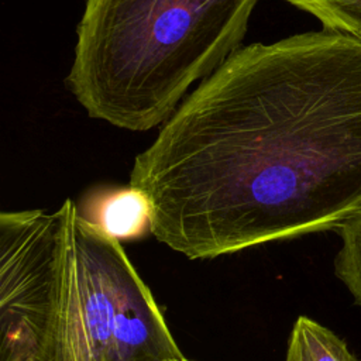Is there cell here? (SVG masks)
Masks as SVG:
<instances>
[{
  "mask_svg": "<svg viewBox=\"0 0 361 361\" xmlns=\"http://www.w3.org/2000/svg\"><path fill=\"white\" fill-rule=\"evenodd\" d=\"M151 234L190 259L336 230L361 207V39L237 48L135 159Z\"/></svg>",
  "mask_w": 361,
  "mask_h": 361,
  "instance_id": "6da1fadb",
  "label": "cell"
},
{
  "mask_svg": "<svg viewBox=\"0 0 361 361\" xmlns=\"http://www.w3.org/2000/svg\"><path fill=\"white\" fill-rule=\"evenodd\" d=\"M121 243L71 199L0 213V361H110L126 286Z\"/></svg>",
  "mask_w": 361,
  "mask_h": 361,
  "instance_id": "7a4b0ae2",
  "label": "cell"
},
{
  "mask_svg": "<svg viewBox=\"0 0 361 361\" xmlns=\"http://www.w3.org/2000/svg\"><path fill=\"white\" fill-rule=\"evenodd\" d=\"M258 0H86L66 86L92 118L165 123L247 32Z\"/></svg>",
  "mask_w": 361,
  "mask_h": 361,
  "instance_id": "3957f363",
  "label": "cell"
},
{
  "mask_svg": "<svg viewBox=\"0 0 361 361\" xmlns=\"http://www.w3.org/2000/svg\"><path fill=\"white\" fill-rule=\"evenodd\" d=\"M182 357L158 303L137 272L118 303L110 361H168Z\"/></svg>",
  "mask_w": 361,
  "mask_h": 361,
  "instance_id": "277c9868",
  "label": "cell"
},
{
  "mask_svg": "<svg viewBox=\"0 0 361 361\" xmlns=\"http://www.w3.org/2000/svg\"><path fill=\"white\" fill-rule=\"evenodd\" d=\"M79 213L118 241L151 233V200L144 190L133 185L97 188L89 192Z\"/></svg>",
  "mask_w": 361,
  "mask_h": 361,
  "instance_id": "5b68a950",
  "label": "cell"
},
{
  "mask_svg": "<svg viewBox=\"0 0 361 361\" xmlns=\"http://www.w3.org/2000/svg\"><path fill=\"white\" fill-rule=\"evenodd\" d=\"M285 361H360L345 341L307 316L292 327Z\"/></svg>",
  "mask_w": 361,
  "mask_h": 361,
  "instance_id": "8992f818",
  "label": "cell"
},
{
  "mask_svg": "<svg viewBox=\"0 0 361 361\" xmlns=\"http://www.w3.org/2000/svg\"><path fill=\"white\" fill-rule=\"evenodd\" d=\"M341 247L334 258V274L361 307V207L337 228Z\"/></svg>",
  "mask_w": 361,
  "mask_h": 361,
  "instance_id": "52a82bcc",
  "label": "cell"
},
{
  "mask_svg": "<svg viewBox=\"0 0 361 361\" xmlns=\"http://www.w3.org/2000/svg\"><path fill=\"white\" fill-rule=\"evenodd\" d=\"M314 16L324 28L361 39V0H286Z\"/></svg>",
  "mask_w": 361,
  "mask_h": 361,
  "instance_id": "ba28073f",
  "label": "cell"
},
{
  "mask_svg": "<svg viewBox=\"0 0 361 361\" xmlns=\"http://www.w3.org/2000/svg\"><path fill=\"white\" fill-rule=\"evenodd\" d=\"M168 361H190V360H188V358L182 357V358H175V360H168Z\"/></svg>",
  "mask_w": 361,
  "mask_h": 361,
  "instance_id": "9c48e42d",
  "label": "cell"
}]
</instances>
